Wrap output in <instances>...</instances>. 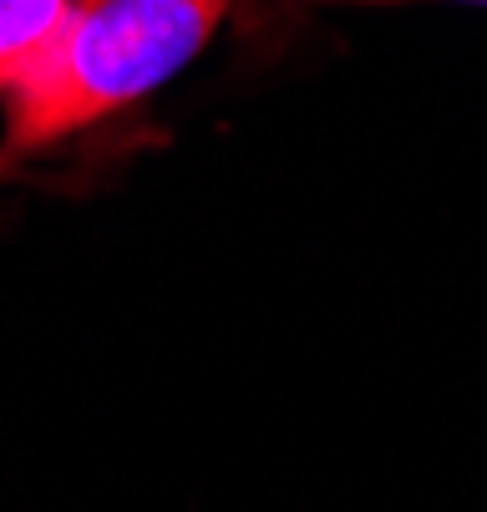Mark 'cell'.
<instances>
[{"mask_svg": "<svg viewBox=\"0 0 487 512\" xmlns=\"http://www.w3.org/2000/svg\"><path fill=\"white\" fill-rule=\"evenodd\" d=\"M234 0H72L61 31L6 92V153L87 132L158 87L219 36Z\"/></svg>", "mask_w": 487, "mask_h": 512, "instance_id": "1", "label": "cell"}, {"mask_svg": "<svg viewBox=\"0 0 487 512\" xmlns=\"http://www.w3.org/2000/svg\"><path fill=\"white\" fill-rule=\"evenodd\" d=\"M335 6H396V0H335ZM462 6H487V0H462Z\"/></svg>", "mask_w": 487, "mask_h": 512, "instance_id": "3", "label": "cell"}, {"mask_svg": "<svg viewBox=\"0 0 487 512\" xmlns=\"http://www.w3.org/2000/svg\"><path fill=\"white\" fill-rule=\"evenodd\" d=\"M11 163H16L11 153H0V178H6V173H11Z\"/></svg>", "mask_w": 487, "mask_h": 512, "instance_id": "4", "label": "cell"}, {"mask_svg": "<svg viewBox=\"0 0 487 512\" xmlns=\"http://www.w3.org/2000/svg\"><path fill=\"white\" fill-rule=\"evenodd\" d=\"M72 0H0V97L26 82L51 36L61 31Z\"/></svg>", "mask_w": 487, "mask_h": 512, "instance_id": "2", "label": "cell"}]
</instances>
